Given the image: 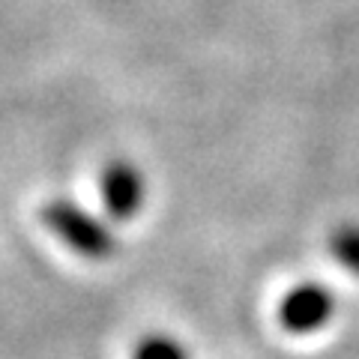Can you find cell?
Masks as SVG:
<instances>
[{
    "instance_id": "cell-1",
    "label": "cell",
    "mask_w": 359,
    "mask_h": 359,
    "mask_svg": "<svg viewBox=\"0 0 359 359\" xmlns=\"http://www.w3.org/2000/svg\"><path fill=\"white\" fill-rule=\"evenodd\" d=\"M42 222L69 245L72 252L84 257H108L114 252V237L96 216H90L72 201H51L42 207Z\"/></svg>"
},
{
    "instance_id": "cell-2",
    "label": "cell",
    "mask_w": 359,
    "mask_h": 359,
    "mask_svg": "<svg viewBox=\"0 0 359 359\" xmlns=\"http://www.w3.org/2000/svg\"><path fill=\"white\" fill-rule=\"evenodd\" d=\"M332 311L335 299L327 287L318 282H302L278 302V323L294 335H309L320 330L332 318Z\"/></svg>"
},
{
    "instance_id": "cell-3",
    "label": "cell",
    "mask_w": 359,
    "mask_h": 359,
    "mask_svg": "<svg viewBox=\"0 0 359 359\" xmlns=\"http://www.w3.org/2000/svg\"><path fill=\"white\" fill-rule=\"evenodd\" d=\"M102 201L114 219L126 222L144 204V177L132 162H111L102 174Z\"/></svg>"
},
{
    "instance_id": "cell-4",
    "label": "cell",
    "mask_w": 359,
    "mask_h": 359,
    "mask_svg": "<svg viewBox=\"0 0 359 359\" xmlns=\"http://www.w3.org/2000/svg\"><path fill=\"white\" fill-rule=\"evenodd\" d=\"M330 249L341 261V266H347L351 273L359 276V224H347V228L335 231Z\"/></svg>"
},
{
    "instance_id": "cell-5",
    "label": "cell",
    "mask_w": 359,
    "mask_h": 359,
    "mask_svg": "<svg viewBox=\"0 0 359 359\" xmlns=\"http://www.w3.org/2000/svg\"><path fill=\"white\" fill-rule=\"evenodd\" d=\"M132 359H189V353L183 344L168 339V335H150V339H144L135 347Z\"/></svg>"
}]
</instances>
